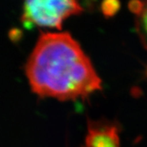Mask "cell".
I'll list each match as a JSON object with an SVG mask.
<instances>
[{
    "mask_svg": "<svg viewBox=\"0 0 147 147\" xmlns=\"http://www.w3.org/2000/svg\"><path fill=\"white\" fill-rule=\"evenodd\" d=\"M25 70L32 92L42 98L74 100L101 89L90 59L69 32H41Z\"/></svg>",
    "mask_w": 147,
    "mask_h": 147,
    "instance_id": "1",
    "label": "cell"
},
{
    "mask_svg": "<svg viewBox=\"0 0 147 147\" xmlns=\"http://www.w3.org/2000/svg\"><path fill=\"white\" fill-rule=\"evenodd\" d=\"M136 27L143 44L147 48V0H142V7L136 15Z\"/></svg>",
    "mask_w": 147,
    "mask_h": 147,
    "instance_id": "4",
    "label": "cell"
},
{
    "mask_svg": "<svg viewBox=\"0 0 147 147\" xmlns=\"http://www.w3.org/2000/svg\"><path fill=\"white\" fill-rule=\"evenodd\" d=\"M119 0H102L101 2V11L104 16L107 17L114 16L120 8Z\"/></svg>",
    "mask_w": 147,
    "mask_h": 147,
    "instance_id": "5",
    "label": "cell"
},
{
    "mask_svg": "<svg viewBox=\"0 0 147 147\" xmlns=\"http://www.w3.org/2000/svg\"><path fill=\"white\" fill-rule=\"evenodd\" d=\"M86 147H120L119 128L109 122L90 120Z\"/></svg>",
    "mask_w": 147,
    "mask_h": 147,
    "instance_id": "3",
    "label": "cell"
},
{
    "mask_svg": "<svg viewBox=\"0 0 147 147\" xmlns=\"http://www.w3.org/2000/svg\"><path fill=\"white\" fill-rule=\"evenodd\" d=\"M81 11L83 7L79 0H25L21 20L28 27L37 26L61 30L66 18Z\"/></svg>",
    "mask_w": 147,
    "mask_h": 147,
    "instance_id": "2",
    "label": "cell"
}]
</instances>
